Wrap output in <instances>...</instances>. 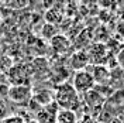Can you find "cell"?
Wrapping results in <instances>:
<instances>
[{
  "label": "cell",
  "instance_id": "obj_5",
  "mask_svg": "<svg viewBox=\"0 0 124 123\" xmlns=\"http://www.w3.org/2000/svg\"><path fill=\"white\" fill-rule=\"evenodd\" d=\"M92 75L93 79L97 85H107L108 81H110V71L106 65L103 64H96L92 69Z\"/></svg>",
  "mask_w": 124,
  "mask_h": 123
},
{
  "label": "cell",
  "instance_id": "obj_6",
  "mask_svg": "<svg viewBox=\"0 0 124 123\" xmlns=\"http://www.w3.org/2000/svg\"><path fill=\"white\" fill-rule=\"evenodd\" d=\"M51 48L55 54H63L70 48V41L65 35L56 34L54 38L51 40Z\"/></svg>",
  "mask_w": 124,
  "mask_h": 123
},
{
  "label": "cell",
  "instance_id": "obj_10",
  "mask_svg": "<svg viewBox=\"0 0 124 123\" xmlns=\"http://www.w3.org/2000/svg\"><path fill=\"white\" fill-rule=\"evenodd\" d=\"M7 113V108H6V103L0 99V116H4Z\"/></svg>",
  "mask_w": 124,
  "mask_h": 123
},
{
  "label": "cell",
  "instance_id": "obj_7",
  "mask_svg": "<svg viewBox=\"0 0 124 123\" xmlns=\"http://www.w3.org/2000/svg\"><path fill=\"white\" fill-rule=\"evenodd\" d=\"M89 60H90V57L86 51H78L70 58V67L73 69H76V72L83 71V68L89 64Z\"/></svg>",
  "mask_w": 124,
  "mask_h": 123
},
{
  "label": "cell",
  "instance_id": "obj_9",
  "mask_svg": "<svg viewBox=\"0 0 124 123\" xmlns=\"http://www.w3.org/2000/svg\"><path fill=\"white\" fill-rule=\"evenodd\" d=\"M42 34H44V37L52 40L55 35H56V28H55L51 23H48V24L44 26V28H42Z\"/></svg>",
  "mask_w": 124,
  "mask_h": 123
},
{
  "label": "cell",
  "instance_id": "obj_3",
  "mask_svg": "<svg viewBox=\"0 0 124 123\" xmlns=\"http://www.w3.org/2000/svg\"><path fill=\"white\" fill-rule=\"evenodd\" d=\"M7 96L13 103L25 105L32 99L34 93L30 85H14V86L11 85L7 91Z\"/></svg>",
  "mask_w": 124,
  "mask_h": 123
},
{
  "label": "cell",
  "instance_id": "obj_2",
  "mask_svg": "<svg viewBox=\"0 0 124 123\" xmlns=\"http://www.w3.org/2000/svg\"><path fill=\"white\" fill-rule=\"evenodd\" d=\"M72 85H73V88H75V91L78 93H87L93 91L94 89V86H96V82H94V79H93V75L92 72H89V71H78L75 72V75L72 78Z\"/></svg>",
  "mask_w": 124,
  "mask_h": 123
},
{
  "label": "cell",
  "instance_id": "obj_4",
  "mask_svg": "<svg viewBox=\"0 0 124 123\" xmlns=\"http://www.w3.org/2000/svg\"><path fill=\"white\" fill-rule=\"evenodd\" d=\"M8 78L14 85H28V81H31V69L27 68V65L18 64L13 65L8 71Z\"/></svg>",
  "mask_w": 124,
  "mask_h": 123
},
{
  "label": "cell",
  "instance_id": "obj_8",
  "mask_svg": "<svg viewBox=\"0 0 124 123\" xmlns=\"http://www.w3.org/2000/svg\"><path fill=\"white\" fill-rule=\"evenodd\" d=\"M56 123H76V115L73 110L61 109L56 115Z\"/></svg>",
  "mask_w": 124,
  "mask_h": 123
},
{
  "label": "cell",
  "instance_id": "obj_1",
  "mask_svg": "<svg viewBox=\"0 0 124 123\" xmlns=\"http://www.w3.org/2000/svg\"><path fill=\"white\" fill-rule=\"evenodd\" d=\"M79 93L75 91L73 85L72 84H61L56 88V92H55V102L56 105L62 109H66V110H75L78 105H79Z\"/></svg>",
  "mask_w": 124,
  "mask_h": 123
},
{
  "label": "cell",
  "instance_id": "obj_12",
  "mask_svg": "<svg viewBox=\"0 0 124 123\" xmlns=\"http://www.w3.org/2000/svg\"><path fill=\"white\" fill-rule=\"evenodd\" d=\"M111 123H120V122H118L117 119H114V120H113V122H111Z\"/></svg>",
  "mask_w": 124,
  "mask_h": 123
},
{
  "label": "cell",
  "instance_id": "obj_11",
  "mask_svg": "<svg viewBox=\"0 0 124 123\" xmlns=\"http://www.w3.org/2000/svg\"><path fill=\"white\" fill-rule=\"evenodd\" d=\"M27 4H28L27 1H23V3H14V4H13V3H8V7H25Z\"/></svg>",
  "mask_w": 124,
  "mask_h": 123
}]
</instances>
